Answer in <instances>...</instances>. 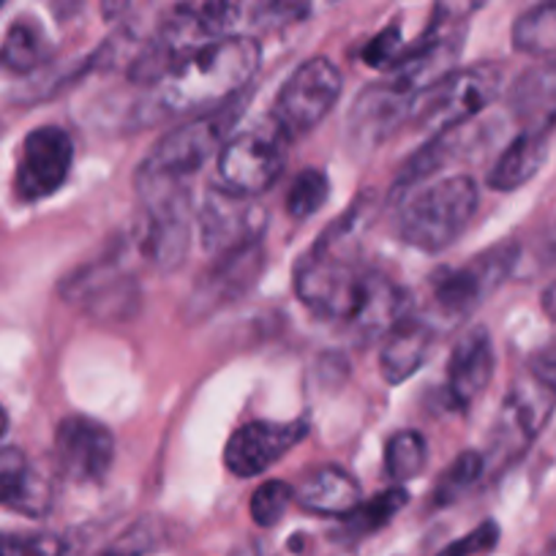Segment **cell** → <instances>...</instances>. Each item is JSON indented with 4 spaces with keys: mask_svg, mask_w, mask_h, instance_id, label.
<instances>
[{
    "mask_svg": "<svg viewBox=\"0 0 556 556\" xmlns=\"http://www.w3.org/2000/svg\"><path fill=\"white\" fill-rule=\"evenodd\" d=\"M529 374L548 384L551 390H556V333L534 352L532 361H529Z\"/></svg>",
    "mask_w": 556,
    "mask_h": 556,
    "instance_id": "obj_37",
    "label": "cell"
},
{
    "mask_svg": "<svg viewBox=\"0 0 556 556\" xmlns=\"http://www.w3.org/2000/svg\"><path fill=\"white\" fill-rule=\"evenodd\" d=\"M404 52L406 47L404 39H401L399 25H390V28H384L382 34H377L368 41L366 52H363V61L371 68H395V63L404 58Z\"/></svg>",
    "mask_w": 556,
    "mask_h": 556,
    "instance_id": "obj_35",
    "label": "cell"
},
{
    "mask_svg": "<svg viewBox=\"0 0 556 556\" xmlns=\"http://www.w3.org/2000/svg\"><path fill=\"white\" fill-rule=\"evenodd\" d=\"M485 472V458L478 451H464L451 467L445 469V475L440 478L434 489V505H451L467 489H472Z\"/></svg>",
    "mask_w": 556,
    "mask_h": 556,
    "instance_id": "obj_31",
    "label": "cell"
},
{
    "mask_svg": "<svg viewBox=\"0 0 556 556\" xmlns=\"http://www.w3.org/2000/svg\"><path fill=\"white\" fill-rule=\"evenodd\" d=\"M431 350V330L429 325L417 319L404 317L395 328L384 333L382 352H379V371L384 382L401 384L420 371L426 355Z\"/></svg>",
    "mask_w": 556,
    "mask_h": 556,
    "instance_id": "obj_23",
    "label": "cell"
},
{
    "mask_svg": "<svg viewBox=\"0 0 556 556\" xmlns=\"http://www.w3.org/2000/svg\"><path fill=\"white\" fill-rule=\"evenodd\" d=\"M412 99L415 96L404 93V90H399L390 83L363 90L357 96L355 106H352L350 128H346V142H350L352 151H374L401 123L409 121Z\"/></svg>",
    "mask_w": 556,
    "mask_h": 556,
    "instance_id": "obj_17",
    "label": "cell"
},
{
    "mask_svg": "<svg viewBox=\"0 0 556 556\" xmlns=\"http://www.w3.org/2000/svg\"><path fill=\"white\" fill-rule=\"evenodd\" d=\"M7 429H9V417H7V412H3V406H0V440H3Z\"/></svg>",
    "mask_w": 556,
    "mask_h": 556,
    "instance_id": "obj_40",
    "label": "cell"
},
{
    "mask_svg": "<svg viewBox=\"0 0 556 556\" xmlns=\"http://www.w3.org/2000/svg\"><path fill=\"white\" fill-rule=\"evenodd\" d=\"M0 556H63V543L52 534H0Z\"/></svg>",
    "mask_w": 556,
    "mask_h": 556,
    "instance_id": "obj_34",
    "label": "cell"
},
{
    "mask_svg": "<svg viewBox=\"0 0 556 556\" xmlns=\"http://www.w3.org/2000/svg\"><path fill=\"white\" fill-rule=\"evenodd\" d=\"M548 159V134L521 131L510 146L500 153L489 173V186L494 191H516L527 186Z\"/></svg>",
    "mask_w": 556,
    "mask_h": 556,
    "instance_id": "obj_24",
    "label": "cell"
},
{
    "mask_svg": "<svg viewBox=\"0 0 556 556\" xmlns=\"http://www.w3.org/2000/svg\"><path fill=\"white\" fill-rule=\"evenodd\" d=\"M491 377H494V346L483 328H475L453 346L447 361V393L458 406H467L489 388Z\"/></svg>",
    "mask_w": 556,
    "mask_h": 556,
    "instance_id": "obj_20",
    "label": "cell"
},
{
    "mask_svg": "<svg viewBox=\"0 0 556 556\" xmlns=\"http://www.w3.org/2000/svg\"><path fill=\"white\" fill-rule=\"evenodd\" d=\"M496 543H500V527H496L494 521H483L480 527H475L472 532H467L464 538L445 545L437 556H480L489 554Z\"/></svg>",
    "mask_w": 556,
    "mask_h": 556,
    "instance_id": "obj_36",
    "label": "cell"
},
{
    "mask_svg": "<svg viewBox=\"0 0 556 556\" xmlns=\"http://www.w3.org/2000/svg\"><path fill=\"white\" fill-rule=\"evenodd\" d=\"M513 47L527 55H556V0L529 9L513 25Z\"/></svg>",
    "mask_w": 556,
    "mask_h": 556,
    "instance_id": "obj_27",
    "label": "cell"
},
{
    "mask_svg": "<svg viewBox=\"0 0 556 556\" xmlns=\"http://www.w3.org/2000/svg\"><path fill=\"white\" fill-rule=\"evenodd\" d=\"M406 317V295L390 278L379 273H368L366 292H363L361 312L355 317V328L363 336H384L390 328Z\"/></svg>",
    "mask_w": 556,
    "mask_h": 556,
    "instance_id": "obj_25",
    "label": "cell"
},
{
    "mask_svg": "<svg viewBox=\"0 0 556 556\" xmlns=\"http://www.w3.org/2000/svg\"><path fill=\"white\" fill-rule=\"evenodd\" d=\"M330 184L328 175L323 169H303L295 180H292L290 191H287V213L292 218H312L314 213H319V207L328 202Z\"/></svg>",
    "mask_w": 556,
    "mask_h": 556,
    "instance_id": "obj_32",
    "label": "cell"
},
{
    "mask_svg": "<svg viewBox=\"0 0 556 556\" xmlns=\"http://www.w3.org/2000/svg\"><path fill=\"white\" fill-rule=\"evenodd\" d=\"M308 424L306 420H256V424L240 426L229 437L224 447V467L235 478H254L270 469L278 458H285L301 440H306Z\"/></svg>",
    "mask_w": 556,
    "mask_h": 556,
    "instance_id": "obj_15",
    "label": "cell"
},
{
    "mask_svg": "<svg viewBox=\"0 0 556 556\" xmlns=\"http://www.w3.org/2000/svg\"><path fill=\"white\" fill-rule=\"evenodd\" d=\"M227 123L229 117L224 112L191 117V123L173 128V131L159 139L146 162L139 164L137 175L189 180L213 156H218L222 146L227 142Z\"/></svg>",
    "mask_w": 556,
    "mask_h": 556,
    "instance_id": "obj_8",
    "label": "cell"
},
{
    "mask_svg": "<svg viewBox=\"0 0 556 556\" xmlns=\"http://www.w3.org/2000/svg\"><path fill=\"white\" fill-rule=\"evenodd\" d=\"M50 55V41L34 20H17L0 45V68L9 74H30Z\"/></svg>",
    "mask_w": 556,
    "mask_h": 556,
    "instance_id": "obj_26",
    "label": "cell"
},
{
    "mask_svg": "<svg viewBox=\"0 0 556 556\" xmlns=\"http://www.w3.org/2000/svg\"><path fill=\"white\" fill-rule=\"evenodd\" d=\"M3 3H7V0H0V7H3Z\"/></svg>",
    "mask_w": 556,
    "mask_h": 556,
    "instance_id": "obj_41",
    "label": "cell"
},
{
    "mask_svg": "<svg viewBox=\"0 0 556 556\" xmlns=\"http://www.w3.org/2000/svg\"><path fill=\"white\" fill-rule=\"evenodd\" d=\"M462 45L464 34L456 28V20L434 17L420 41L415 47H406L404 58L395 63V68H390V85L417 96L453 72Z\"/></svg>",
    "mask_w": 556,
    "mask_h": 556,
    "instance_id": "obj_14",
    "label": "cell"
},
{
    "mask_svg": "<svg viewBox=\"0 0 556 556\" xmlns=\"http://www.w3.org/2000/svg\"><path fill=\"white\" fill-rule=\"evenodd\" d=\"M502 88V68L496 63L453 68L434 85L412 99L409 121L434 134L453 131L478 117Z\"/></svg>",
    "mask_w": 556,
    "mask_h": 556,
    "instance_id": "obj_4",
    "label": "cell"
},
{
    "mask_svg": "<svg viewBox=\"0 0 556 556\" xmlns=\"http://www.w3.org/2000/svg\"><path fill=\"white\" fill-rule=\"evenodd\" d=\"M142 205L139 245L162 270H178L191 245V191L186 180L137 175Z\"/></svg>",
    "mask_w": 556,
    "mask_h": 556,
    "instance_id": "obj_3",
    "label": "cell"
},
{
    "mask_svg": "<svg viewBox=\"0 0 556 556\" xmlns=\"http://www.w3.org/2000/svg\"><path fill=\"white\" fill-rule=\"evenodd\" d=\"M63 298L96 319H128L139 308V287L110 262H93L63 281Z\"/></svg>",
    "mask_w": 556,
    "mask_h": 556,
    "instance_id": "obj_16",
    "label": "cell"
},
{
    "mask_svg": "<svg viewBox=\"0 0 556 556\" xmlns=\"http://www.w3.org/2000/svg\"><path fill=\"white\" fill-rule=\"evenodd\" d=\"M507 106L521 131L551 134L556 128V55H543L523 68L507 90Z\"/></svg>",
    "mask_w": 556,
    "mask_h": 556,
    "instance_id": "obj_19",
    "label": "cell"
},
{
    "mask_svg": "<svg viewBox=\"0 0 556 556\" xmlns=\"http://www.w3.org/2000/svg\"><path fill=\"white\" fill-rule=\"evenodd\" d=\"M292 502H295V489L290 483H285V480H267V483H262L251 494V518H254L256 527L270 529L287 516Z\"/></svg>",
    "mask_w": 556,
    "mask_h": 556,
    "instance_id": "obj_33",
    "label": "cell"
},
{
    "mask_svg": "<svg viewBox=\"0 0 556 556\" xmlns=\"http://www.w3.org/2000/svg\"><path fill=\"white\" fill-rule=\"evenodd\" d=\"M131 7V0H101V14L104 20H117L128 12Z\"/></svg>",
    "mask_w": 556,
    "mask_h": 556,
    "instance_id": "obj_38",
    "label": "cell"
},
{
    "mask_svg": "<svg viewBox=\"0 0 556 556\" xmlns=\"http://www.w3.org/2000/svg\"><path fill=\"white\" fill-rule=\"evenodd\" d=\"M262 50L251 36H224L175 63L153 85L151 110L159 117L211 115L238 96L260 68Z\"/></svg>",
    "mask_w": 556,
    "mask_h": 556,
    "instance_id": "obj_1",
    "label": "cell"
},
{
    "mask_svg": "<svg viewBox=\"0 0 556 556\" xmlns=\"http://www.w3.org/2000/svg\"><path fill=\"white\" fill-rule=\"evenodd\" d=\"M295 502L317 516L346 518L363 502L361 485L346 469L325 464L314 467L295 489Z\"/></svg>",
    "mask_w": 556,
    "mask_h": 556,
    "instance_id": "obj_22",
    "label": "cell"
},
{
    "mask_svg": "<svg viewBox=\"0 0 556 556\" xmlns=\"http://www.w3.org/2000/svg\"><path fill=\"white\" fill-rule=\"evenodd\" d=\"M74 164V142L61 126H39L25 137L14 189L23 202H39L66 184Z\"/></svg>",
    "mask_w": 556,
    "mask_h": 556,
    "instance_id": "obj_12",
    "label": "cell"
},
{
    "mask_svg": "<svg viewBox=\"0 0 556 556\" xmlns=\"http://www.w3.org/2000/svg\"><path fill=\"white\" fill-rule=\"evenodd\" d=\"M341 79L339 66L328 58H312L303 66L287 77L281 85L273 104V117H276V128L285 137H298V134H308L317 123L333 112L339 104Z\"/></svg>",
    "mask_w": 556,
    "mask_h": 556,
    "instance_id": "obj_6",
    "label": "cell"
},
{
    "mask_svg": "<svg viewBox=\"0 0 556 556\" xmlns=\"http://www.w3.org/2000/svg\"><path fill=\"white\" fill-rule=\"evenodd\" d=\"M556 390L527 374L507 390L500 417L494 424V453L502 458H516L532 445L554 415Z\"/></svg>",
    "mask_w": 556,
    "mask_h": 556,
    "instance_id": "obj_11",
    "label": "cell"
},
{
    "mask_svg": "<svg viewBox=\"0 0 556 556\" xmlns=\"http://www.w3.org/2000/svg\"><path fill=\"white\" fill-rule=\"evenodd\" d=\"M115 462V437L85 415L63 417L55 431V464L74 483H101Z\"/></svg>",
    "mask_w": 556,
    "mask_h": 556,
    "instance_id": "obj_13",
    "label": "cell"
},
{
    "mask_svg": "<svg viewBox=\"0 0 556 556\" xmlns=\"http://www.w3.org/2000/svg\"><path fill=\"white\" fill-rule=\"evenodd\" d=\"M285 134L243 131L227 139L216 156V186L240 197H260L270 189L285 169Z\"/></svg>",
    "mask_w": 556,
    "mask_h": 556,
    "instance_id": "obj_7",
    "label": "cell"
},
{
    "mask_svg": "<svg viewBox=\"0 0 556 556\" xmlns=\"http://www.w3.org/2000/svg\"><path fill=\"white\" fill-rule=\"evenodd\" d=\"M267 213L256 205V197H240L213 186L202 202L200 235L202 249L211 256L232 254V251L256 245L265 232Z\"/></svg>",
    "mask_w": 556,
    "mask_h": 556,
    "instance_id": "obj_10",
    "label": "cell"
},
{
    "mask_svg": "<svg viewBox=\"0 0 556 556\" xmlns=\"http://www.w3.org/2000/svg\"><path fill=\"white\" fill-rule=\"evenodd\" d=\"M265 267V251L262 245H245V249L232 251V254L216 256V265L200 278L197 290L191 292L189 308L197 319L218 312L227 303L238 301L245 290H251L256 278Z\"/></svg>",
    "mask_w": 556,
    "mask_h": 556,
    "instance_id": "obj_18",
    "label": "cell"
},
{
    "mask_svg": "<svg viewBox=\"0 0 556 556\" xmlns=\"http://www.w3.org/2000/svg\"><path fill=\"white\" fill-rule=\"evenodd\" d=\"M406 502H409V494H406L404 489L382 491V494H377L374 500L361 502V505L346 516V529H350V534H355V538L377 532V529L388 527V523L393 521V516L406 505Z\"/></svg>",
    "mask_w": 556,
    "mask_h": 556,
    "instance_id": "obj_30",
    "label": "cell"
},
{
    "mask_svg": "<svg viewBox=\"0 0 556 556\" xmlns=\"http://www.w3.org/2000/svg\"><path fill=\"white\" fill-rule=\"evenodd\" d=\"M281 0H205V12L218 36H240L235 30L249 28L273 12Z\"/></svg>",
    "mask_w": 556,
    "mask_h": 556,
    "instance_id": "obj_28",
    "label": "cell"
},
{
    "mask_svg": "<svg viewBox=\"0 0 556 556\" xmlns=\"http://www.w3.org/2000/svg\"><path fill=\"white\" fill-rule=\"evenodd\" d=\"M368 273L361 270L355 256L312 249L295 270L298 301L319 319L355 323L366 292Z\"/></svg>",
    "mask_w": 556,
    "mask_h": 556,
    "instance_id": "obj_5",
    "label": "cell"
},
{
    "mask_svg": "<svg viewBox=\"0 0 556 556\" xmlns=\"http://www.w3.org/2000/svg\"><path fill=\"white\" fill-rule=\"evenodd\" d=\"M0 505L34 518L45 516L52 505L50 480L36 472L17 447H0Z\"/></svg>",
    "mask_w": 556,
    "mask_h": 556,
    "instance_id": "obj_21",
    "label": "cell"
},
{
    "mask_svg": "<svg viewBox=\"0 0 556 556\" xmlns=\"http://www.w3.org/2000/svg\"><path fill=\"white\" fill-rule=\"evenodd\" d=\"M429 462V445L417 431H395L384 445V469L395 483L415 480Z\"/></svg>",
    "mask_w": 556,
    "mask_h": 556,
    "instance_id": "obj_29",
    "label": "cell"
},
{
    "mask_svg": "<svg viewBox=\"0 0 556 556\" xmlns=\"http://www.w3.org/2000/svg\"><path fill=\"white\" fill-rule=\"evenodd\" d=\"M518 254H521L518 243L507 240V243H500L478 254L464 267H456V270L445 267L431 281L434 303L447 317H467L510 276Z\"/></svg>",
    "mask_w": 556,
    "mask_h": 556,
    "instance_id": "obj_9",
    "label": "cell"
},
{
    "mask_svg": "<svg viewBox=\"0 0 556 556\" xmlns=\"http://www.w3.org/2000/svg\"><path fill=\"white\" fill-rule=\"evenodd\" d=\"M478 202V186L469 175H451L412 191L399 213L401 240L426 254L451 249L472 224Z\"/></svg>",
    "mask_w": 556,
    "mask_h": 556,
    "instance_id": "obj_2",
    "label": "cell"
},
{
    "mask_svg": "<svg viewBox=\"0 0 556 556\" xmlns=\"http://www.w3.org/2000/svg\"><path fill=\"white\" fill-rule=\"evenodd\" d=\"M543 312L548 314V319H554V323H556V281L551 287H545V292H543Z\"/></svg>",
    "mask_w": 556,
    "mask_h": 556,
    "instance_id": "obj_39",
    "label": "cell"
}]
</instances>
